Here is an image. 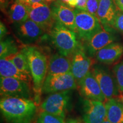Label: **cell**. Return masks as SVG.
<instances>
[{"label":"cell","instance_id":"cell-8","mask_svg":"<svg viewBox=\"0 0 123 123\" xmlns=\"http://www.w3.org/2000/svg\"><path fill=\"white\" fill-rule=\"evenodd\" d=\"M0 93L2 97H19L31 99L30 83L14 78L0 77Z\"/></svg>","mask_w":123,"mask_h":123},{"label":"cell","instance_id":"cell-5","mask_svg":"<svg viewBox=\"0 0 123 123\" xmlns=\"http://www.w3.org/2000/svg\"><path fill=\"white\" fill-rule=\"evenodd\" d=\"M71 90L50 93L40 104V110L65 118L70 107Z\"/></svg>","mask_w":123,"mask_h":123},{"label":"cell","instance_id":"cell-15","mask_svg":"<svg viewBox=\"0 0 123 123\" xmlns=\"http://www.w3.org/2000/svg\"><path fill=\"white\" fill-rule=\"evenodd\" d=\"M50 6L55 21L76 33L75 10L60 0H56Z\"/></svg>","mask_w":123,"mask_h":123},{"label":"cell","instance_id":"cell-34","mask_svg":"<svg viewBox=\"0 0 123 123\" xmlns=\"http://www.w3.org/2000/svg\"><path fill=\"white\" fill-rule=\"evenodd\" d=\"M55 1H56V0H44V2L47 3V4H51V3L54 2Z\"/></svg>","mask_w":123,"mask_h":123},{"label":"cell","instance_id":"cell-31","mask_svg":"<svg viewBox=\"0 0 123 123\" xmlns=\"http://www.w3.org/2000/svg\"><path fill=\"white\" fill-rule=\"evenodd\" d=\"M21 1L27 5H31L37 2H44V0H21Z\"/></svg>","mask_w":123,"mask_h":123},{"label":"cell","instance_id":"cell-9","mask_svg":"<svg viewBox=\"0 0 123 123\" xmlns=\"http://www.w3.org/2000/svg\"><path fill=\"white\" fill-rule=\"evenodd\" d=\"M13 24L15 35L20 42L25 45L34 43L46 33L42 27L29 18L22 22Z\"/></svg>","mask_w":123,"mask_h":123},{"label":"cell","instance_id":"cell-23","mask_svg":"<svg viewBox=\"0 0 123 123\" xmlns=\"http://www.w3.org/2000/svg\"><path fill=\"white\" fill-rule=\"evenodd\" d=\"M18 49L14 41L10 37L1 40L0 43V58L6 57L9 55L17 53Z\"/></svg>","mask_w":123,"mask_h":123},{"label":"cell","instance_id":"cell-13","mask_svg":"<svg viewBox=\"0 0 123 123\" xmlns=\"http://www.w3.org/2000/svg\"><path fill=\"white\" fill-rule=\"evenodd\" d=\"M107 119L105 102L84 99L83 120L85 123H102Z\"/></svg>","mask_w":123,"mask_h":123},{"label":"cell","instance_id":"cell-24","mask_svg":"<svg viewBox=\"0 0 123 123\" xmlns=\"http://www.w3.org/2000/svg\"><path fill=\"white\" fill-rule=\"evenodd\" d=\"M64 119L62 117L41 111L35 123H66Z\"/></svg>","mask_w":123,"mask_h":123},{"label":"cell","instance_id":"cell-26","mask_svg":"<svg viewBox=\"0 0 123 123\" xmlns=\"http://www.w3.org/2000/svg\"><path fill=\"white\" fill-rule=\"evenodd\" d=\"M99 4V0H87L85 11L96 16Z\"/></svg>","mask_w":123,"mask_h":123},{"label":"cell","instance_id":"cell-28","mask_svg":"<svg viewBox=\"0 0 123 123\" xmlns=\"http://www.w3.org/2000/svg\"><path fill=\"white\" fill-rule=\"evenodd\" d=\"M7 33V29L4 23L1 22L0 23V38L2 40L4 37L6 35Z\"/></svg>","mask_w":123,"mask_h":123},{"label":"cell","instance_id":"cell-6","mask_svg":"<svg viewBox=\"0 0 123 123\" xmlns=\"http://www.w3.org/2000/svg\"><path fill=\"white\" fill-rule=\"evenodd\" d=\"M91 72L98 81L107 100L119 96L120 92L114 75L107 67L102 64H93Z\"/></svg>","mask_w":123,"mask_h":123},{"label":"cell","instance_id":"cell-7","mask_svg":"<svg viewBox=\"0 0 123 123\" xmlns=\"http://www.w3.org/2000/svg\"><path fill=\"white\" fill-rule=\"evenodd\" d=\"M78 88V83L74 76L70 73L58 75H47L43 84L42 92L44 94L74 90Z\"/></svg>","mask_w":123,"mask_h":123},{"label":"cell","instance_id":"cell-11","mask_svg":"<svg viewBox=\"0 0 123 123\" xmlns=\"http://www.w3.org/2000/svg\"><path fill=\"white\" fill-rule=\"evenodd\" d=\"M116 29L112 27L103 26L86 42L84 47L87 54L91 58L95 56L98 51L117 39Z\"/></svg>","mask_w":123,"mask_h":123},{"label":"cell","instance_id":"cell-35","mask_svg":"<svg viewBox=\"0 0 123 123\" xmlns=\"http://www.w3.org/2000/svg\"><path fill=\"white\" fill-rule=\"evenodd\" d=\"M119 99L121 100V101H122V103H123V92H122V93H120V96Z\"/></svg>","mask_w":123,"mask_h":123},{"label":"cell","instance_id":"cell-12","mask_svg":"<svg viewBox=\"0 0 123 123\" xmlns=\"http://www.w3.org/2000/svg\"><path fill=\"white\" fill-rule=\"evenodd\" d=\"M71 73L77 83H79L91 71L93 65V59L87 54L84 47L81 44L71 55Z\"/></svg>","mask_w":123,"mask_h":123},{"label":"cell","instance_id":"cell-22","mask_svg":"<svg viewBox=\"0 0 123 123\" xmlns=\"http://www.w3.org/2000/svg\"><path fill=\"white\" fill-rule=\"evenodd\" d=\"M6 57L11 60L12 62L22 73L27 75L31 79L28 61H27L25 54L23 53L22 51H19L17 53L9 55Z\"/></svg>","mask_w":123,"mask_h":123},{"label":"cell","instance_id":"cell-19","mask_svg":"<svg viewBox=\"0 0 123 123\" xmlns=\"http://www.w3.org/2000/svg\"><path fill=\"white\" fill-rule=\"evenodd\" d=\"M0 76L6 78H14L31 83L32 79L18 69L7 57L0 59Z\"/></svg>","mask_w":123,"mask_h":123},{"label":"cell","instance_id":"cell-3","mask_svg":"<svg viewBox=\"0 0 123 123\" xmlns=\"http://www.w3.org/2000/svg\"><path fill=\"white\" fill-rule=\"evenodd\" d=\"M49 33L58 53L64 56L71 57L80 44L75 31L56 21Z\"/></svg>","mask_w":123,"mask_h":123},{"label":"cell","instance_id":"cell-18","mask_svg":"<svg viewBox=\"0 0 123 123\" xmlns=\"http://www.w3.org/2000/svg\"><path fill=\"white\" fill-rule=\"evenodd\" d=\"M71 57L64 56L59 53H55L52 55L49 60L47 75L68 73L71 72Z\"/></svg>","mask_w":123,"mask_h":123},{"label":"cell","instance_id":"cell-29","mask_svg":"<svg viewBox=\"0 0 123 123\" xmlns=\"http://www.w3.org/2000/svg\"><path fill=\"white\" fill-rule=\"evenodd\" d=\"M87 0H77V5L75 9H79L81 10H86V4H87Z\"/></svg>","mask_w":123,"mask_h":123},{"label":"cell","instance_id":"cell-37","mask_svg":"<svg viewBox=\"0 0 123 123\" xmlns=\"http://www.w3.org/2000/svg\"><path fill=\"white\" fill-rule=\"evenodd\" d=\"M102 123H111L110 121H109L108 120L106 119L105 120H104Z\"/></svg>","mask_w":123,"mask_h":123},{"label":"cell","instance_id":"cell-36","mask_svg":"<svg viewBox=\"0 0 123 123\" xmlns=\"http://www.w3.org/2000/svg\"><path fill=\"white\" fill-rule=\"evenodd\" d=\"M60 1H61L62 2H64V4H67V3H68V1H69V0H60Z\"/></svg>","mask_w":123,"mask_h":123},{"label":"cell","instance_id":"cell-2","mask_svg":"<svg viewBox=\"0 0 123 123\" xmlns=\"http://www.w3.org/2000/svg\"><path fill=\"white\" fill-rule=\"evenodd\" d=\"M25 54L30 67L34 100L39 104L43 84L47 75L49 61L45 54L34 46L25 45L21 50Z\"/></svg>","mask_w":123,"mask_h":123},{"label":"cell","instance_id":"cell-10","mask_svg":"<svg viewBox=\"0 0 123 123\" xmlns=\"http://www.w3.org/2000/svg\"><path fill=\"white\" fill-rule=\"evenodd\" d=\"M27 5L29 19L38 24L45 32L50 33L55 22L50 6L45 2Z\"/></svg>","mask_w":123,"mask_h":123},{"label":"cell","instance_id":"cell-21","mask_svg":"<svg viewBox=\"0 0 123 123\" xmlns=\"http://www.w3.org/2000/svg\"><path fill=\"white\" fill-rule=\"evenodd\" d=\"M9 17L13 24H18L29 19L28 5L21 0H15L9 9Z\"/></svg>","mask_w":123,"mask_h":123},{"label":"cell","instance_id":"cell-30","mask_svg":"<svg viewBox=\"0 0 123 123\" xmlns=\"http://www.w3.org/2000/svg\"><path fill=\"white\" fill-rule=\"evenodd\" d=\"M66 123H85L83 120H81L79 118H71L66 121Z\"/></svg>","mask_w":123,"mask_h":123},{"label":"cell","instance_id":"cell-20","mask_svg":"<svg viewBox=\"0 0 123 123\" xmlns=\"http://www.w3.org/2000/svg\"><path fill=\"white\" fill-rule=\"evenodd\" d=\"M107 120L111 123H123V103L121 100L113 98L105 102Z\"/></svg>","mask_w":123,"mask_h":123},{"label":"cell","instance_id":"cell-25","mask_svg":"<svg viewBox=\"0 0 123 123\" xmlns=\"http://www.w3.org/2000/svg\"><path fill=\"white\" fill-rule=\"evenodd\" d=\"M113 74L116 79L120 93H122L123 92V61L113 67Z\"/></svg>","mask_w":123,"mask_h":123},{"label":"cell","instance_id":"cell-17","mask_svg":"<svg viewBox=\"0 0 123 123\" xmlns=\"http://www.w3.org/2000/svg\"><path fill=\"white\" fill-rule=\"evenodd\" d=\"M123 55V44L113 42L97 52L96 60L102 64H112L118 61Z\"/></svg>","mask_w":123,"mask_h":123},{"label":"cell","instance_id":"cell-33","mask_svg":"<svg viewBox=\"0 0 123 123\" xmlns=\"http://www.w3.org/2000/svg\"><path fill=\"white\" fill-rule=\"evenodd\" d=\"M8 0H0V4H1V9H4L7 6Z\"/></svg>","mask_w":123,"mask_h":123},{"label":"cell","instance_id":"cell-32","mask_svg":"<svg viewBox=\"0 0 123 123\" xmlns=\"http://www.w3.org/2000/svg\"><path fill=\"white\" fill-rule=\"evenodd\" d=\"M114 1L119 10L123 11V0H114Z\"/></svg>","mask_w":123,"mask_h":123},{"label":"cell","instance_id":"cell-14","mask_svg":"<svg viewBox=\"0 0 123 123\" xmlns=\"http://www.w3.org/2000/svg\"><path fill=\"white\" fill-rule=\"evenodd\" d=\"M80 94L84 99L105 102L107 99L91 71L78 83Z\"/></svg>","mask_w":123,"mask_h":123},{"label":"cell","instance_id":"cell-4","mask_svg":"<svg viewBox=\"0 0 123 123\" xmlns=\"http://www.w3.org/2000/svg\"><path fill=\"white\" fill-rule=\"evenodd\" d=\"M75 12L76 33L79 39L86 42L103 27L96 15L78 9Z\"/></svg>","mask_w":123,"mask_h":123},{"label":"cell","instance_id":"cell-16","mask_svg":"<svg viewBox=\"0 0 123 123\" xmlns=\"http://www.w3.org/2000/svg\"><path fill=\"white\" fill-rule=\"evenodd\" d=\"M119 10L114 0H99L96 16L103 26L113 27Z\"/></svg>","mask_w":123,"mask_h":123},{"label":"cell","instance_id":"cell-27","mask_svg":"<svg viewBox=\"0 0 123 123\" xmlns=\"http://www.w3.org/2000/svg\"><path fill=\"white\" fill-rule=\"evenodd\" d=\"M113 27L123 34V11H118L115 19Z\"/></svg>","mask_w":123,"mask_h":123},{"label":"cell","instance_id":"cell-1","mask_svg":"<svg viewBox=\"0 0 123 123\" xmlns=\"http://www.w3.org/2000/svg\"><path fill=\"white\" fill-rule=\"evenodd\" d=\"M38 104L31 99L2 97L0 110L8 123H33L38 113Z\"/></svg>","mask_w":123,"mask_h":123}]
</instances>
